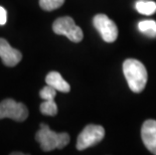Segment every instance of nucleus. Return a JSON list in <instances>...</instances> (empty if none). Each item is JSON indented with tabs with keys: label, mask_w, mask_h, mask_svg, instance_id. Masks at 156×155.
Here are the masks:
<instances>
[{
	"label": "nucleus",
	"mask_w": 156,
	"mask_h": 155,
	"mask_svg": "<svg viewBox=\"0 0 156 155\" xmlns=\"http://www.w3.org/2000/svg\"><path fill=\"white\" fill-rule=\"evenodd\" d=\"M123 72L129 88L134 93H141L147 83V71L145 65L135 58H128L123 62Z\"/></svg>",
	"instance_id": "obj_1"
},
{
	"label": "nucleus",
	"mask_w": 156,
	"mask_h": 155,
	"mask_svg": "<svg viewBox=\"0 0 156 155\" xmlns=\"http://www.w3.org/2000/svg\"><path fill=\"white\" fill-rule=\"evenodd\" d=\"M28 110L24 104L12 99H5L0 103V120L9 118L16 122H22L27 119Z\"/></svg>",
	"instance_id": "obj_5"
},
{
	"label": "nucleus",
	"mask_w": 156,
	"mask_h": 155,
	"mask_svg": "<svg viewBox=\"0 0 156 155\" xmlns=\"http://www.w3.org/2000/svg\"><path fill=\"white\" fill-rule=\"evenodd\" d=\"M0 58L7 67H15L21 61L22 55L18 49L13 48L4 38H0Z\"/></svg>",
	"instance_id": "obj_7"
},
{
	"label": "nucleus",
	"mask_w": 156,
	"mask_h": 155,
	"mask_svg": "<svg viewBox=\"0 0 156 155\" xmlns=\"http://www.w3.org/2000/svg\"><path fill=\"white\" fill-rule=\"evenodd\" d=\"M56 91L55 88H52L51 86L48 85L44 89H41L39 92V96L44 101L45 100H55V96H56Z\"/></svg>",
	"instance_id": "obj_14"
},
{
	"label": "nucleus",
	"mask_w": 156,
	"mask_h": 155,
	"mask_svg": "<svg viewBox=\"0 0 156 155\" xmlns=\"http://www.w3.org/2000/svg\"><path fill=\"white\" fill-rule=\"evenodd\" d=\"M41 112L46 116H55L58 114V106L55 100H45L44 103H41Z\"/></svg>",
	"instance_id": "obj_12"
},
{
	"label": "nucleus",
	"mask_w": 156,
	"mask_h": 155,
	"mask_svg": "<svg viewBox=\"0 0 156 155\" xmlns=\"http://www.w3.org/2000/svg\"><path fill=\"white\" fill-rule=\"evenodd\" d=\"M35 140L44 151L62 149L69 143V135L66 132L56 133L49 129L46 124H41V129L35 134Z\"/></svg>",
	"instance_id": "obj_2"
},
{
	"label": "nucleus",
	"mask_w": 156,
	"mask_h": 155,
	"mask_svg": "<svg viewBox=\"0 0 156 155\" xmlns=\"http://www.w3.org/2000/svg\"><path fill=\"white\" fill-rule=\"evenodd\" d=\"M138 28L142 33L149 37H156V21L142 20L138 23Z\"/></svg>",
	"instance_id": "obj_11"
},
{
	"label": "nucleus",
	"mask_w": 156,
	"mask_h": 155,
	"mask_svg": "<svg viewBox=\"0 0 156 155\" xmlns=\"http://www.w3.org/2000/svg\"><path fill=\"white\" fill-rule=\"evenodd\" d=\"M45 83L62 93H69L71 91L69 84L64 80L62 75L58 72H51L48 74L45 78Z\"/></svg>",
	"instance_id": "obj_9"
},
{
	"label": "nucleus",
	"mask_w": 156,
	"mask_h": 155,
	"mask_svg": "<svg viewBox=\"0 0 156 155\" xmlns=\"http://www.w3.org/2000/svg\"><path fill=\"white\" fill-rule=\"evenodd\" d=\"M7 21V12L5 8L0 6V25H4Z\"/></svg>",
	"instance_id": "obj_15"
},
{
	"label": "nucleus",
	"mask_w": 156,
	"mask_h": 155,
	"mask_svg": "<svg viewBox=\"0 0 156 155\" xmlns=\"http://www.w3.org/2000/svg\"><path fill=\"white\" fill-rule=\"evenodd\" d=\"M141 137L145 147L151 153L156 155V121L146 120L141 129Z\"/></svg>",
	"instance_id": "obj_8"
},
{
	"label": "nucleus",
	"mask_w": 156,
	"mask_h": 155,
	"mask_svg": "<svg viewBox=\"0 0 156 155\" xmlns=\"http://www.w3.org/2000/svg\"><path fill=\"white\" fill-rule=\"evenodd\" d=\"M105 136V129L100 125L90 124L80 133L77 140V149L85 150L101 142Z\"/></svg>",
	"instance_id": "obj_4"
},
{
	"label": "nucleus",
	"mask_w": 156,
	"mask_h": 155,
	"mask_svg": "<svg viewBox=\"0 0 156 155\" xmlns=\"http://www.w3.org/2000/svg\"><path fill=\"white\" fill-rule=\"evenodd\" d=\"M52 30L58 35H65L73 42H80L84 37V33L80 26L69 16L59 17L52 24Z\"/></svg>",
	"instance_id": "obj_3"
},
{
	"label": "nucleus",
	"mask_w": 156,
	"mask_h": 155,
	"mask_svg": "<svg viewBox=\"0 0 156 155\" xmlns=\"http://www.w3.org/2000/svg\"><path fill=\"white\" fill-rule=\"evenodd\" d=\"M93 24L95 28L100 32L102 38L106 42H114L118 37V27L114 21L108 17L106 14L95 15L93 19Z\"/></svg>",
	"instance_id": "obj_6"
},
{
	"label": "nucleus",
	"mask_w": 156,
	"mask_h": 155,
	"mask_svg": "<svg viewBox=\"0 0 156 155\" xmlns=\"http://www.w3.org/2000/svg\"><path fill=\"white\" fill-rule=\"evenodd\" d=\"M65 3V0H39V6L45 11H52L59 8Z\"/></svg>",
	"instance_id": "obj_13"
},
{
	"label": "nucleus",
	"mask_w": 156,
	"mask_h": 155,
	"mask_svg": "<svg viewBox=\"0 0 156 155\" xmlns=\"http://www.w3.org/2000/svg\"><path fill=\"white\" fill-rule=\"evenodd\" d=\"M135 8L139 13L144 15H152L156 12V2L151 0H138Z\"/></svg>",
	"instance_id": "obj_10"
}]
</instances>
